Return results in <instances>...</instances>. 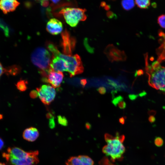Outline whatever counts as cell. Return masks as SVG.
Masks as SVG:
<instances>
[{"instance_id":"cell-1","label":"cell","mask_w":165,"mask_h":165,"mask_svg":"<svg viewBox=\"0 0 165 165\" xmlns=\"http://www.w3.org/2000/svg\"><path fill=\"white\" fill-rule=\"evenodd\" d=\"M104 137L107 144L103 147L102 152L106 156H109L113 161L121 159L125 151L123 143L125 139L124 135H120L117 133L113 136L106 133Z\"/></svg>"},{"instance_id":"cell-2","label":"cell","mask_w":165,"mask_h":165,"mask_svg":"<svg viewBox=\"0 0 165 165\" xmlns=\"http://www.w3.org/2000/svg\"><path fill=\"white\" fill-rule=\"evenodd\" d=\"M48 49L53 54V56H58L65 61L67 71L70 77L82 73L84 67L79 56L77 54L73 55H67L61 53L54 45L49 44L48 46Z\"/></svg>"},{"instance_id":"cell-3","label":"cell","mask_w":165,"mask_h":165,"mask_svg":"<svg viewBox=\"0 0 165 165\" xmlns=\"http://www.w3.org/2000/svg\"><path fill=\"white\" fill-rule=\"evenodd\" d=\"M33 64L40 70L43 78L47 77L50 69L51 57L49 52L42 47H38L34 50L31 55Z\"/></svg>"},{"instance_id":"cell-4","label":"cell","mask_w":165,"mask_h":165,"mask_svg":"<svg viewBox=\"0 0 165 165\" xmlns=\"http://www.w3.org/2000/svg\"><path fill=\"white\" fill-rule=\"evenodd\" d=\"M149 71L148 83L153 88L165 92V67L161 66L158 61L148 65Z\"/></svg>"},{"instance_id":"cell-5","label":"cell","mask_w":165,"mask_h":165,"mask_svg":"<svg viewBox=\"0 0 165 165\" xmlns=\"http://www.w3.org/2000/svg\"><path fill=\"white\" fill-rule=\"evenodd\" d=\"M86 11L85 9L66 7L61 9L60 13L63 15L68 25L72 27H75L79 21H84L86 19Z\"/></svg>"},{"instance_id":"cell-6","label":"cell","mask_w":165,"mask_h":165,"mask_svg":"<svg viewBox=\"0 0 165 165\" xmlns=\"http://www.w3.org/2000/svg\"><path fill=\"white\" fill-rule=\"evenodd\" d=\"M38 96L44 104L49 105L54 100L56 95L55 89L49 85H44L36 88Z\"/></svg>"},{"instance_id":"cell-7","label":"cell","mask_w":165,"mask_h":165,"mask_svg":"<svg viewBox=\"0 0 165 165\" xmlns=\"http://www.w3.org/2000/svg\"><path fill=\"white\" fill-rule=\"evenodd\" d=\"M32 152H27L17 147H9L7 149L6 152L2 153V156L5 160L9 158L21 160L28 158Z\"/></svg>"},{"instance_id":"cell-8","label":"cell","mask_w":165,"mask_h":165,"mask_svg":"<svg viewBox=\"0 0 165 165\" xmlns=\"http://www.w3.org/2000/svg\"><path fill=\"white\" fill-rule=\"evenodd\" d=\"M38 151H33L32 154L27 158L19 160L9 158L6 160L9 165H36L39 162Z\"/></svg>"},{"instance_id":"cell-9","label":"cell","mask_w":165,"mask_h":165,"mask_svg":"<svg viewBox=\"0 0 165 165\" xmlns=\"http://www.w3.org/2000/svg\"><path fill=\"white\" fill-rule=\"evenodd\" d=\"M105 53L110 61H125L126 56L124 52L121 51L113 46L109 45L106 47Z\"/></svg>"},{"instance_id":"cell-10","label":"cell","mask_w":165,"mask_h":165,"mask_svg":"<svg viewBox=\"0 0 165 165\" xmlns=\"http://www.w3.org/2000/svg\"><path fill=\"white\" fill-rule=\"evenodd\" d=\"M62 45L64 54L72 55V50L75 44L74 39L70 37L69 33L65 30L61 34Z\"/></svg>"},{"instance_id":"cell-11","label":"cell","mask_w":165,"mask_h":165,"mask_svg":"<svg viewBox=\"0 0 165 165\" xmlns=\"http://www.w3.org/2000/svg\"><path fill=\"white\" fill-rule=\"evenodd\" d=\"M64 75L62 72H57L50 69L45 82L50 83L54 88L59 87L62 81Z\"/></svg>"},{"instance_id":"cell-12","label":"cell","mask_w":165,"mask_h":165,"mask_svg":"<svg viewBox=\"0 0 165 165\" xmlns=\"http://www.w3.org/2000/svg\"><path fill=\"white\" fill-rule=\"evenodd\" d=\"M66 165H94L92 159L85 155L70 157L65 163Z\"/></svg>"},{"instance_id":"cell-13","label":"cell","mask_w":165,"mask_h":165,"mask_svg":"<svg viewBox=\"0 0 165 165\" xmlns=\"http://www.w3.org/2000/svg\"><path fill=\"white\" fill-rule=\"evenodd\" d=\"M63 28V24L61 22L55 18L50 19L46 24V29L47 31L53 35L60 33Z\"/></svg>"},{"instance_id":"cell-14","label":"cell","mask_w":165,"mask_h":165,"mask_svg":"<svg viewBox=\"0 0 165 165\" xmlns=\"http://www.w3.org/2000/svg\"><path fill=\"white\" fill-rule=\"evenodd\" d=\"M50 68L57 72L67 71L65 61L58 56H53L50 64Z\"/></svg>"},{"instance_id":"cell-15","label":"cell","mask_w":165,"mask_h":165,"mask_svg":"<svg viewBox=\"0 0 165 165\" xmlns=\"http://www.w3.org/2000/svg\"><path fill=\"white\" fill-rule=\"evenodd\" d=\"M20 3L15 0H0V9L4 13L15 10L20 4Z\"/></svg>"},{"instance_id":"cell-16","label":"cell","mask_w":165,"mask_h":165,"mask_svg":"<svg viewBox=\"0 0 165 165\" xmlns=\"http://www.w3.org/2000/svg\"><path fill=\"white\" fill-rule=\"evenodd\" d=\"M39 135L38 129L35 127H30L25 129L23 134V137L25 140L30 142L35 141Z\"/></svg>"},{"instance_id":"cell-17","label":"cell","mask_w":165,"mask_h":165,"mask_svg":"<svg viewBox=\"0 0 165 165\" xmlns=\"http://www.w3.org/2000/svg\"><path fill=\"white\" fill-rule=\"evenodd\" d=\"M121 5L124 9L129 10L134 7L135 2L133 0H123L121 2Z\"/></svg>"},{"instance_id":"cell-18","label":"cell","mask_w":165,"mask_h":165,"mask_svg":"<svg viewBox=\"0 0 165 165\" xmlns=\"http://www.w3.org/2000/svg\"><path fill=\"white\" fill-rule=\"evenodd\" d=\"M135 3L139 7L142 9H146L150 5V1L137 0L135 1Z\"/></svg>"},{"instance_id":"cell-19","label":"cell","mask_w":165,"mask_h":165,"mask_svg":"<svg viewBox=\"0 0 165 165\" xmlns=\"http://www.w3.org/2000/svg\"><path fill=\"white\" fill-rule=\"evenodd\" d=\"M27 84L28 82L27 81L21 80L18 82L16 86L19 90L24 91L26 90L27 88Z\"/></svg>"},{"instance_id":"cell-20","label":"cell","mask_w":165,"mask_h":165,"mask_svg":"<svg viewBox=\"0 0 165 165\" xmlns=\"http://www.w3.org/2000/svg\"><path fill=\"white\" fill-rule=\"evenodd\" d=\"M19 71V69L16 66L11 67L9 68L6 69V72L8 73L13 75H15L18 73Z\"/></svg>"},{"instance_id":"cell-21","label":"cell","mask_w":165,"mask_h":165,"mask_svg":"<svg viewBox=\"0 0 165 165\" xmlns=\"http://www.w3.org/2000/svg\"><path fill=\"white\" fill-rule=\"evenodd\" d=\"M57 121L58 123L63 126H66L68 124L66 118L64 116L59 115L57 116Z\"/></svg>"},{"instance_id":"cell-22","label":"cell","mask_w":165,"mask_h":165,"mask_svg":"<svg viewBox=\"0 0 165 165\" xmlns=\"http://www.w3.org/2000/svg\"><path fill=\"white\" fill-rule=\"evenodd\" d=\"M158 23L162 28H165V14L162 15L158 17Z\"/></svg>"},{"instance_id":"cell-23","label":"cell","mask_w":165,"mask_h":165,"mask_svg":"<svg viewBox=\"0 0 165 165\" xmlns=\"http://www.w3.org/2000/svg\"><path fill=\"white\" fill-rule=\"evenodd\" d=\"M155 145L158 147H160L163 144V139L160 137H157L154 141Z\"/></svg>"},{"instance_id":"cell-24","label":"cell","mask_w":165,"mask_h":165,"mask_svg":"<svg viewBox=\"0 0 165 165\" xmlns=\"http://www.w3.org/2000/svg\"><path fill=\"white\" fill-rule=\"evenodd\" d=\"M123 99V98L122 96L119 95L114 98L112 102L115 106H117L118 103L120 101Z\"/></svg>"},{"instance_id":"cell-25","label":"cell","mask_w":165,"mask_h":165,"mask_svg":"<svg viewBox=\"0 0 165 165\" xmlns=\"http://www.w3.org/2000/svg\"><path fill=\"white\" fill-rule=\"evenodd\" d=\"M117 106L121 109H124L126 107V104L123 99L120 101L117 104Z\"/></svg>"},{"instance_id":"cell-26","label":"cell","mask_w":165,"mask_h":165,"mask_svg":"<svg viewBox=\"0 0 165 165\" xmlns=\"http://www.w3.org/2000/svg\"><path fill=\"white\" fill-rule=\"evenodd\" d=\"M49 125L51 129H53L55 127V123L53 116L49 119Z\"/></svg>"},{"instance_id":"cell-27","label":"cell","mask_w":165,"mask_h":165,"mask_svg":"<svg viewBox=\"0 0 165 165\" xmlns=\"http://www.w3.org/2000/svg\"><path fill=\"white\" fill-rule=\"evenodd\" d=\"M38 95L37 91L35 90H32L30 93V96L31 98H35L38 97Z\"/></svg>"},{"instance_id":"cell-28","label":"cell","mask_w":165,"mask_h":165,"mask_svg":"<svg viewBox=\"0 0 165 165\" xmlns=\"http://www.w3.org/2000/svg\"><path fill=\"white\" fill-rule=\"evenodd\" d=\"M97 90L101 94H105L106 91V88L104 87H100L97 89Z\"/></svg>"},{"instance_id":"cell-29","label":"cell","mask_w":165,"mask_h":165,"mask_svg":"<svg viewBox=\"0 0 165 165\" xmlns=\"http://www.w3.org/2000/svg\"><path fill=\"white\" fill-rule=\"evenodd\" d=\"M41 5L43 7H46L48 6L49 2L47 0H42L40 1Z\"/></svg>"},{"instance_id":"cell-30","label":"cell","mask_w":165,"mask_h":165,"mask_svg":"<svg viewBox=\"0 0 165 165\" xmlns=\"http://www.w3.org/2000/svg\"><path fill=\"white\" fill-rule=\"evenodd\" d=\"M6 68H4L2 66V64L0 62V77L2 74L6 72Z\"/></svg>"},{"instance_id":"cell-31","label":"cell","mask_w":165,"mask_h":165,"mask_svg":"<svg viewBox=\"0 0 165 165\" xmlns=\"http://www.w3.org/2000/svg\"><path fill=\"white\" fill-rule=\"evenodd\" d=\"M80 83L82 86H84L87 83L86 79H81L80 80Z\"/></svg>"},{"instance_id":"cell-32","label":"cell","mask_w":165,"mask_h":165,"mask_svg":"<svg viewBox=\"0 0 165 165\" xmlns=\"http://www.w3.org/2000/svg\"><path fill=\"white\" fill-rule=\"evenodd\" d=\"M4 145V142L1 138H0V150H1Z\"/></svg>"},{"instance_id":"cell-33","label":"cell","mask_w":165,"mask_h":165,"mask_svg":"<svg viewBox=\"0 0 165 165\" xmlns=\"http://www.w3.org/2000/svg\"><path fill=\"white\" fill-rule=\"evenodd\" d=\"M125 121V118L124 117H122L120 118L119 119V121L122 124H124Z\"/></svg>"},{"instance_id":"cell-34","label":"cell","mask_w":165,"mask_h":165,"mask_svg":"<svg viewBox=\"0 0 165 165\" xmlns=\"http://www.w3.org/2000/svg\"><path fill=\"white\" fill-rule=\"evenodd\" d=\"M85 126L86 128L88 129H90L91 127V125L90 124V123L88 122L86 123Z\"/></svg>"},{"instance_id":"cell-35","label":"cell","mask_w":165,"mask_h":165,"mask_svg":"<svg viewBox=\"0 0 165 165\" xmlns=\"http://www.w3.org/2000/svg\"><path fill=\"white\" fill-rule=\"evenodd\" d=\"M52 1L53 3L56 4L58 2L60 1L59 0H51Z\"/></svg>"},{"instance_id":"cell-36","label":"cell","mask_w":165,"mask_h":165,"mask_svg":"<svg viewBox=\"0 0 165 165\" xmlns=\"http://www.w3.org/2000/svg\"><path fill=\"white\" fill-rule=\"evenodd\" d=\"M0 165H6L5 163H0Z\"/></svg>"},{"instance_id":"cell-37","label":"cell","mask_w":165,"mask_h":165,"mask_svg":"<svg viewBox=\"0 0 165 165\" xmlns=\"http://www.w3.org/2000/svg\"></svg>"}]
</instances>
